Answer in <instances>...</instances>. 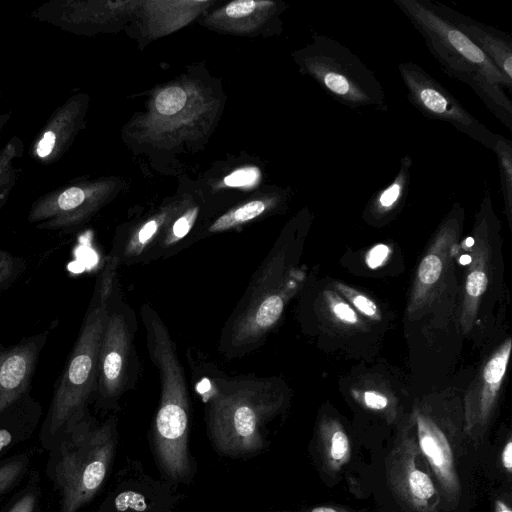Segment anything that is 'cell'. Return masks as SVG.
Segmentation results:
<instances>
[{
	"label": "cell",
	"instance_id": "obj_37",
	"mask_svg": "<svg viewBox=\"0 0 512 512\" xmlns=\"http://www.w3.org/2000/svg\"><path fill=\"white\" fill-rule=\"evenodd\" d=\"M2 97V94L0 93V99ZM11 114L10 113H4L0 115V134L3 131L6 124L9 122Z\"/></svg>",
	"mask_w": 512,
	"mask_h": 512
},
{
	"label": "cell",
	"instance_id": "obj_1",
	"mask_svg": "<svg viewBox=\"0 0 512 512\" xmlns=\"http://www.w3.org/2000/svg\"><path fill=\"white\" fill-rule=\"evenodd\" d=\"M206 402L210 435L221 452L243 456L260 450L264 428L283 408V383L252 375L201 376L197 383Z\"/></svg>",
	"mask_w": 512,
	"mask_h": 512
},
{
	"label": "cell",
	"instance_id": "obj_16",
	"mask_svg": "<svg viewBox=\"0 0 512 512\" xmlns=\"http://www.w3.org/2000/svg\"><path fill=\"white\" fill-rule=\"evenodd\" d=\"M85 108V95L68 98L51 114L30 154L44 165L59 161L68 152L80 129Z\"/></svg>",
	"mask_w": 512,
	"mask_h": 512
},
{
	"label": "cell",
	"instance_id": "obj_12",
	"mask_svg": "<svg viewBox=\"0 0 512 512\" xmlns=\"http://www.w3.org/2000/svg\"><path fill=\"white\" fill-rule=\"evenodd\" d=\"M101 203V191L84 183L64 184L38 198L28 221L38 229L68 231L82 225Z\"/></svg>",
	"mask_w": 512,
	"mask_h": 512
},
{
	"label": "cell",
	"instance_id": "obj_5",
	"mask_svg": "<svg viewBox=\"0 0 512 512\" xmlns=\"http://www.w3.org/2000/svg\"><path fill=\"white\" fill-rule=\"evenodd\" d=\"M298 282L285 247L273 248L226 322L219 350L227 358L259 347L283 315Z\"/></svg>",
	"mask_w": 512,
	"mask_h": 512
},
{
	"label": "cell",
	"instance_id": "obj_3",
	"mask_svg": "<svg viewBox=\"0 0 512 512\" xmlns=\"http://www.w3.org/2000/svg\"><path fill=\"white\" fill-rule=\"evenodd\" d=\"M411 418L442 512H468L479 496L484 473L481 454L466 435L463 420L456 423L427 405L415 406Z\"/></svg>",
	"mask_w": 512,
	"mask_h": 512
},
{
	"label": "cell",
	"instance_id": "obj_4",
	"mask_svg": "<svg viewBox=\"0 0 512 512\" xmlns=\"http://www.w3.org/2000/svg\"><path fill=\"white\" fill-rule=\"evenodd\" d=\"M119 262L109 256L97 281L78 338L55 387L46 426L56 434L85 413L96 394L98 354L107 319L108 302L117 284Z\"/></svg>",
	"mask_w": 512,
	"mask_h": 512
},
{
	"label": "cell",
	"instance_id": "obj_21",
	"mask_svg": "<svg viewBox=\"0 0 512 512\" xmlns=\"http://www.w3.org/2000/svg\"><path fill=\"white\" fill-rule=\"evenodd\" d=\"M22 154L23 144L16 137L11 138L0 153V209L6 203L16 181V168L13 166V159L21 157Z\"/></svg>",
	"mask_w": 512,
	"mask_h": 512
},
{
	"label": "cell",
	"instance_id": "obj_34",
	"mask_svg": "<svg viewBox=\"0 0 512 512\" xmlns=\"http://www.w3.org/2000/svg\"><path fill=\"white\" fill-rule=\"evenodd\" d=\"M35 506L36 496L29 492L18 499L8 512H34Z\"/></svg>",
	"mask_w": 512,
	"mask_h": 512
},
{
	"label": "cell",
	"instance_id": "obj_32",
	"mask_svg": "<svg viewBox=\"0 0 512 512\" xmlns=\"http://www.w3.org/2000/svg\"><path fill=\"white\" fill-rule=\"evenodd\" d=\"M257 6L253 0L233 1L225 8L226 14L231 18H241L251 14Z\"/></svg>",
	"mask_w": 512,
	"mask_h": 512
},
{
	"label": "cell",
	"instance_id": "obj_10",
	"mask_svg": "<svg viewBox=\"0 0 512 512\" xmlns=\"http://www.w3.org/2000/svg\"><path fill=\"white\" fill-rule=\"evenodd\" d=\"M398 71L409 102L425 117L449 123L457 131L493 149L498 134L474 117L458 99L420 65L401 62Z\"/></svg>",
	"mask_w": 512,
	"mask_h": 512
},
{
	"label": "cell",
	"instance_id": "obj_31",
	"mask_svg": "<svg viewBox=\"0 0 512 512\" xmlns=\"http://www.w3.org/2000/svg\"><path fill=\"white\" fill-rule=\"evenodd\" d=\"M391 249L386 244H377L373 246L366 254V264L371 269L382 266L388 259Z\"/></svg>",
	"mask_w": 512,
	"mask_h": 512
},
{
	"label": "cell",
	"instance_id": "obj_18",
	"mask_svg": "<svg viewBox=\"0 0 512 512\" xmlns=\"http://www.w3.org/2000/svg\"><path fill=\"white\" fill-rule=\"evenodd\" d=\"M446 16L509 79L512 80V39L492 26L480 23L455 9L441 4Z\"/></svg>",
	"mask_w": 512,
	"mask_h": 512
},
{
	"label": "cell",
	"instance_id": "obj_11",
	"mask_svg": "<svg viewBox=\"0 0 512 512\" xmlns=\"http://www.w3.org/2000/svg\"><path fill=\"white\" fill-rule=\"evenodd\" d=\"M511 353V339L495 350L469 386L463 405V425L466 435L481 454L488 446L487 434Z\"/></svg>",
	"mask_w": 512,
	"mask_h": 512
},
{
	"label": "cell",
	"instance_id": "obj_7",
	"mask_svg": "<svg viewBox=\"0 0 512 512\" xmlns=\"http://www.w3.org/2000/svg\"><path fill=\"white\" fill-rule=\"evenodd\" d=\"M302 70L335 101L360 112H387L386 93L374 72L330 36H315L299 55Z\"/></svg>",
	"mask_w": 512,
	"mask_h": 512
},
{
	"label": "cell",
	"instance_id": "obj_26",
	"mask_svg": "<svg viewBox=\"0 0 512 512\" xmlns=\"http://www.w3.org/2000/svg\"><path fill=\"white\" fill-rule=\"evenodd\" d=\"M325 300L332 315L341 323L358 326L361 321L354 309L331 290L324 292Z\"/></svg>",
	"mask_w": 512,
	"mask_h": 512
},
{
	"label": "cell",
	"instance_id": "obj_14",
	"mask_svg": "<svg viewBox=\"0 0 512 512\" xmlns=\"http://www.w3.org/2000/svg\"><path fill=\"white\" fill-rule=\"evenodd\" d=\"M464 218L463 208L455 203L445 217L418 265L407 312L413 314L432 297L448 266L450 252L459 238Z\"/></svg>",
	"mask_w": 512,
	"mask_h": 512
},
{
	"label": "cell",
	"instance_id": "obj_2",
	"mask_svg": "<svg viewBox=\"0 0 512 512\" xmlns=\"http://www.w3.org/2000/svg\"><path fill=\"white\" fill-rule=\"evenodd\" d=\"M397 8L422 36L443 71L469 86L487 109L512 131L509 80L495 64L430 0H394Z\"/></svg>",
	"mask_w": 512,
	"mask_h": 512
},
{
	"label": "cell",
	"instance_id": "obj_19",
	"mask_svg": "<svg viewBox=\"0 0 512 512\" xmlns=\"http://www.w3.org/2000/svg\"><path fill=\"white\" fill-rule=\"evenodd\" d=\"M412 165L411 156L405 154L391 182L373 194L365 208V216L370 221L385 222L402 207L411 184Z\"/></svg>",
	"mask_w": 512,
	"mask_h": 512
},
{
	"label": "cell",
	"instance_id": "obj_9",
	"mask_svg": "<svg viewBox=\"0 0 512 512\" xmlns=\"http://www.w3.org/2000/svg\"><path fill=\"white\" fill-rule=\"evenodd\" d=\"M384 478L401 512H442L439 493L419 449L411 415L398 429L384 456Z\"/></svg>",
	"mask_w": 512,
	"mask_h": 512
},
{
	"label": "cell",
	"instance_id": "obj_22",
	"mask_svg": "<svg viewBox=\"0 0 512 512\" xmlns=\"http://www.w3.org/2000/svg\"><path fill=\"white\" fill-rule=\"evenodd\" d=\"M266 204L260 200L248 202L218 218L209 228L211 233L225 231L240 226L261 215Z\"/></svg>",
	"mask_w": 512,
	"mask_h": 512
},
{
	"label": "cell",
	"instance_id": "obj_6",
	"mask_svg": "<svg viewBox=\"0 0 512 512\" xmlns=\"http://www.w3.org/2000/svg\"><path fill=\"white\" fill-rule=\"evenodd\" d=\"M114 425H93L84 413L63 429L55 481L61 493L60 512H77L103 484L114 450Z\"/></svg>",
	"mask_w": 512,
	"mask_h": 512
},
{
	"label": "cell",
	"instance_id": "obj_15",
	"mask_svg": "<svg viewBox=\"0 0 512 512\" xmlns=\"http://www.w3.org/2000/svg\"><path fill=\"white\" fill-rule=\"evenodd\" d=\"M47 337L44 331L9 347L0 342V414L28 392Z\"/></svg>",
	"mask_w": 512,
	"mask_h": 512
},
{
	"label": "cell",
	"instance_id": "obj_24",
	"mask_svg": "<svg viewBox=\"0 0 512 512\" xmlns=\"http://www.w3.org/2000/svg\"><path fill=\"white\" fill-rule=\"evenodd\" d=\"M186 100L187 95L182 88L169 87L157 95L155 106L160 114L170 116L182 110Z\"/></svg>",
	"mask_w": 512,
	"mask_h": 512
},
{
	"label": "cell",
	"instance_id": "obj_33",
	"mask_svg": "<svg viewBox=\"0 0 512 512\" xmlns=\"http://www.w3.org/2000/svg\"><path fill=\"white\" fill-rule=\"evenodd\" d=\"M493 512H512L510 489L500 490L493 497Z\"/></svg>",
	"mask_w": 512,
	"mask_h": 512
},
{
	"label": "cell",
	"instance_id": "obj_8",
	"mask_svg": "<svg viewBox=\"0 0 512 512\" xmlns=\"http://www.w3.org/2000/svg\"><path fill=\"white\" fill-rule=\"evenodd\" d=\"M137 319L115 285L98 354L96 395L105 404L116 402L135 384L139 362L134 345Z\"/></svg>",
	"mask_w": 512,
	"mask_h": 512
},
{
	"label": "cell",
	"instance_id": "obj_30",
	"mask_svg": "<svg viewBox=\"0 0 512 512\" xmlns=\"http://www.w3.org/2000/svg\"><path fill=\"white\" fill-rule=\"evenodd\" d=\"M259 177V171L256 168H241L224 178V183L231 187H241L253 185Z\"/></svg>",
	"mask_w": 512,
	"mask_h": 512
},
{
	"label": "cell",
	"instance_id": "obj_20",
	"mask_svg": "<svg viewBox=\"0 0 512 512\" xmlns=\"http://www.w3.org/2000/svg\"><path fill=\"white\" fill-rule=\"evenodd\" d=\"M492 151L497 157L500 188L503 195L504 212L508 223L512 224V142L497 135Z\"/></svg>",
	"mask_w": 512,
	"mask_h": 512
},
{
	"label": "cell",
	"instance_id": "obj_28",
	"mask_svg": "<svg viewBox=\"0 0 512 512\" xmlns=\"http://www.w3.org/2000/svg\"><path fill=\"white\" fill-rule=\"evenodd\" d=\"M369 410L385 412L391 408L389 398L378 390H365L360 397H356Z\"/></svg>",
	"mask_w": 512,
	"mask_h": 512
},
{
	"label": "cell",
	"instance_id": "obj_36",
	"mask_svg": "<svg viewBox=\"0 0 512 512\" xmlns=\"http://www.w3.org/2000/svg\"><path fill=\"white\" fill-rule=\"evenodd\" d=\"M12 441V435L7 429H0V451Z\"/></svg>",
	"mask_w": 512,
	"mask_h": 512
},
{
	"label": "cell",
	"instance_id": "obj_23",
	"mask_svg": "<svg viewBox=\"0 0 512 512\" xmlns=\"http://www.w3.org/2000/svg\"><path fill=\"white\" fill-rule=\"evenodd\" d=\"M334 287L364 316L374 321H379L381 319V313L378 306L365 294L339 282H336Z\"/></svg>",
	"mask_w": 512,
	"mask_h": 512
},
{
	"label": "cell",
	"instance_id": "obj_35",
	"mask_svg": "<svg viewBox=\"0 0 512 512\" xmlns=\"http://www.w3.org/2000/svg\"><path fill=\"white\" fill-rule=\"evenodd\" d=\"M304 512H355L352 509L338 504L320 505Z\"/></svg>",
	"mask_w": 512,
	"mask_h": 512
},
{
	"label": "cell",
	"instance_id": "obj_25",
	"mask_svg": "<svg viewBox=\"0 0 512 512\" xmlns=\"http://www.w3.org/2000/svg\"><path fill=\"white\" fill-rule=\"evenodd\" d=\"M24 269L25 262L22 258L0 249V293L6 290Z\"/></svg>",
	"mask_w": 512,
	"mask_h": 512
},
{
	"label": "cell",
	"instance_id": "obj_29",
	"mask_svg": "<svg viewBox=\"0 0 512 512\" xmlns=\"http://www.w3.org/2000/svg\"><path fill=\"white\" fill-rule=\"evenodd\" d=\"M26 463L23 460L8 462L0 467V494L21 475Z\"/></svg>",
	"mask_w": 512,
	"mask_h": 512
},
{
	"label": "cell",
	"instance_id": "obj_13",
	"mask_svg": "<svg viewBox=\"0 0 512 512\" xmlns=\"http://www.w3.org/2000/svg\"><path fill=\"white\" fill-rule=\"evenodd\" d=\"M498 222L492 208L489 186L485 184V193L480 209L475 216L473 229L471 261L464 283V297L460 323L463 332L472 328L482 295L487 289L491 260V230Z\"/></svg>",
	"mask_w": 512,
	"mask_h": 512
},
{
	"label": "cell",
	"instance_id": "obj_17",
	"mask_svg": "<svg viewBox=\"0 0 512 512\" xmlns=\"http://www.w3.org/2000/svg\"><path fill=\"white\" fill-rule=\"evenodd\" d=\"M313 457L321 478L328 484L338 481L352 462V439L339 419L323 416L315 432Z\"/></svg>",
	"mask_w": 512,
	"mask_h": 512
},
{
	"label": "cell",
	"instance_id": "obj_27",
	"mask_svg": "<svg viewBox=\"0 0 512 512\" xmlns=\"http://www.w3.org/2000/svg\"><path fill=\"white\" fill-rule=\"evenodd\" d=\"M118 512H144L147 510L145 495L135 490L123 491L114 500Z\"/></svg>",
	"mask_w": 512,
	"mask_h": 512
}]
</instances>
